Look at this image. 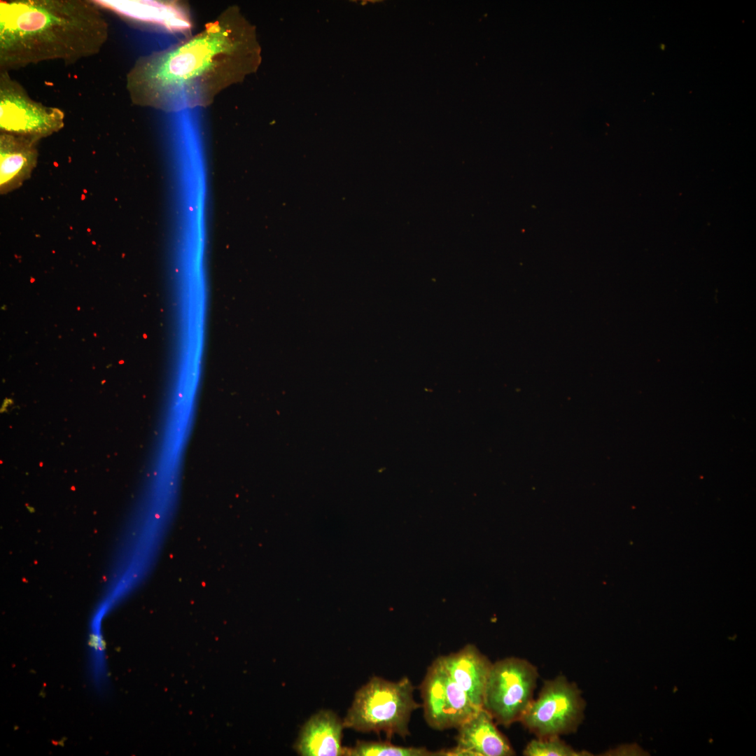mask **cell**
Segmentation results:
<instances>
[{
	"instance_id": "cell-1",
	"label": "cell",
	"mask_w": 756,
	"mask_h": 756,
	"mask_svg": "<svg viewBox=\"0 0 756 756\" xmlns=\"http://www.w3.org/2000/svg\"><path fill=\"white\" fill-rule=\"evenodd\" d=\"M258 47L248 25L223 20L178 48L137 60L127 76L132 102L167 108L205 102L258 64Z\"/></svg>"
},
{
	"instance_id": "cell-2",
	"label": "cell",
	"mask_w": 756,
	"mask_h": 756,
	"mask_svg": "<svg viewBox=\"0 0 756 756\" xmlns=\"http://www.w3.org/2000/svg\"><path fill=\"white\" fill-rule=\"evenodd\" d=\"M108 33L92 1H1L0 71L51 60L74 64L99 53Z\"/></svg>"
},
{
	"instance_id": "cell-3",
	"label": "cell",
	"mask_w": 756,
	"mask_h": 756,
	"mask_svg": "<svg viewBox=\"0 0 756 756\" xmlns=\"http://www.w3.org/2000/svg\"><path fill=\"white\" fill-rule=\"evenodd\" d=\"M414 687L407 677L393 682L373 676L355 694L343 724L361 732H384L389 738L394 735H410L409 723L413 711L422 704L414 699Z\"/></svg>"
},
{
	"instance_id": "cell-4",
	"label": "cell",
	"mask_w": 756,
	"mask_h": 756,
	"mask_svg": "<svg viewBox=\"0 0 756 756\" xmlns=\"http://www.w3.org/2000/svg\"><path fill=\"white\" fill-rule=\"evenodd\" d=\"M539 674L528 661L506 657L492 663L482 708L496 724L508 727L518 722L532 701Z\"/></svg>"
},
{
	"instance_id": "cell-5",
	"label": "cell",
	"mask_w": 756,
	"mask_h": 756,
	"mask_svg": "<svg viewBox=\"0 0 756 756\" xmlns=\"http://www.w3.org/2000/svg\"><path fill=\"white\" fill-rule=\"evenodd\" d=\"M585 702L578 686L565 676L547 680L519 722L537 738L573 733L584 719Z\"/></svg>"
},
{
	"instance_id": "cell-6",
	"label": "cell",
	"mask_w": 756,
	"mask_h": 756,
	"mask_svg": "<svg viewBox=\"0 0 756 756\" xmlns=\"http://www.w3.org/2000/svg\"><path fill=\"white\" fill-rule=\"evenodd\" d=\"M64 113L32 99L8 71H0V130L38 141L59 132Z\"/></svg>"
},
{
	"instance_id": "cell-7",
	"label": "cell",
	"mask_w": 756,
	"mask_h": 756,
	"mask_svg": "<svg viewBox=\"0 0 756 756\" xmlns=\"http://www.w3.org/2000/svg\"><path fill=\"white\" fill-rule=\"evenodd\" d=\"M419 689L425 721L433 729H456L480 709L450 677L441 657L429 666Z\"/></svg>"
},
{
	"instance_id": "cell-8",
	"label": "cell",
	"mask_w": 756,
	"mask_h": 756,
	"mask_svg": "<svg viewBox=\"0 0 756 756\" xmlns=\"http://www.w3.org/2000/svg\"><path fill=\"white\" fill-rule=\"evenodd\" d=\"M456 729V746L451 748H443L442 756L515 755L508 739L497 729L493 718L483 708Z\"/></svg>"
},
{
	"instance_id": "cell-9",
	"label": "cell",
	"mask_w": 756,
	"mask_h": 756,
	"mask_svg": "<svg viewBox=\"0 0 756 756\" xmlns=\"http://www.w3.org/2000/svg\"><path fill=\"white\" fill-rule=\"evenodd\" d=\"M343 720L332 710H321L303 724L293 746L302 756L346 755L342 746Z\"/></svg>"
},
{
	"instance_id": "cell-10",
	"label": "cell",
	"mask_w": 756,
	"mask_h": 756,
	"mask_svg": "<svg viewBox=\"0 0 756 756\" xmlns=\"http://www.w3.org/2000/svg\"><path fill=\"white\" fill-rule=\"evenodd\" d=\"M450 677L477 708L483 706L484 693L492 663L478 648L468 644L456 652L441 656Z\"/></svg>"
},
{
	"instance_id": "cell-11",
	"label": "cell",
	"mask_w": 756,
	"mask_h": 756,
	"mask_svg": "<svg viewBox=\"0 0 756 756\" xmlns=\"http://www.w3.org/2000/svg\"><path fill=\"white\" fill-rule=\"evenodd\" d=\"M37 141L8 133L0 134V192L5 195L30 178L38 159Z\"/></svg>"
},
{
	"instance_id": "cell-12",
	"label": "cell",
	"mask_w": 756,
	"mask_h": 756,
	"mask_svg": "<svg viewBox=\"0 0 756 756\" xmlns=\"http://www.w3.org/2000/svg\"><path fill=\"white\" fill-rule=\"evenodd\" d=\"M346 756H442L441 749L431 751L424 747L400 746L387 741H357L346 747Z\"/></svg>"
},
{
	"instance_id": "cell-13",
	"label": "cell",
	"mask_w": 756,
	"mask_h": 756,
	"mask_svg": "<svg viewBox=\"0 0 756 756\" xmlns=\"http://www.w3.org/2000/svg\"><path fill=\"white\" fill-rule=\"evenodd\" d=\"M525 756H589V752L577 750L559 736L536 738L529 741L523 750Z\"/></svg>"
}]
</instances>
